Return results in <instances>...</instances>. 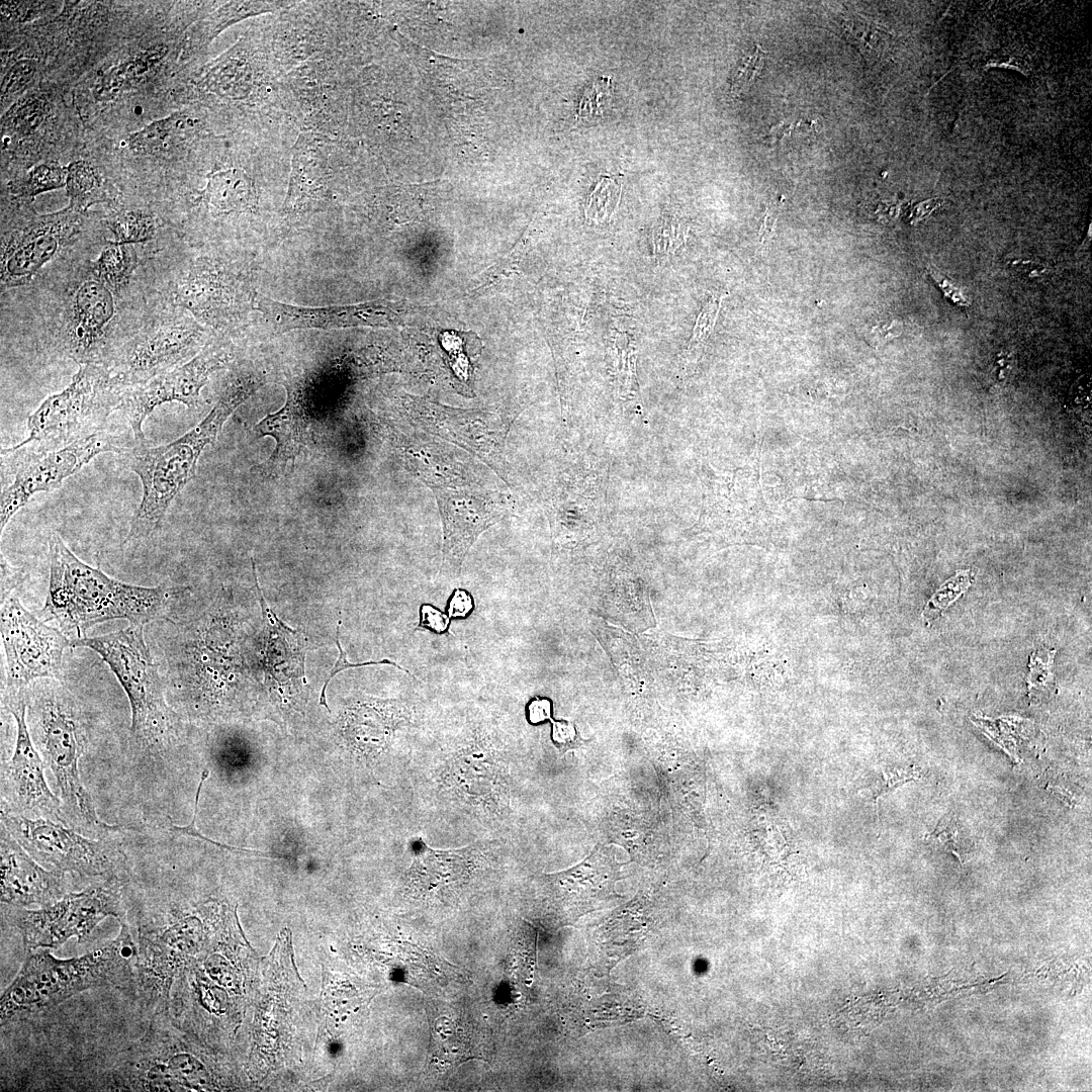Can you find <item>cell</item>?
Returning <instances> with one entry per match:
<instances>
[{"instance_id": "obj_48", "label": "cell", "mask_w": 1092, "mask_h": 1092, "mask_svg": "<svg viewBox=\"0 0 1092 1092\" xmlns=\"http://www.w3.org/2000/svg\"><path fill=\"white\" fill-rule=\"evenodd\" d=\"M901 332L902 323L897 320L879 322L867 330V337L869 342L881 345L899 336Z\"/></svg>"}, {"instance_id": "obj_38", "label": "cell", "mask_w": 1092, "mask_h": 1092, "mask_svg": "<svg viewBox=\"0 0 1092 1092\" xmlns=\"http://www.w3.org/2000/svg\"><path fill=\"white\" fill-rule=\"evenodd\" d=\"M765 52L756 44L752 52L745 55L738 65L732 79V92L740 95L745 92L761 71Z\"/></svg>"}, {"instance_id": "obj_35", "label": "cell", "mask_w": 1092, "mask_h": 1092, "mask_svg": "<svg viewBox=\"0 0 1092 1092\" xmlns=\"http://www.w3.org/2000/svg\"><path fill=\"white\" fill-rule=\"evenodd\" d=\"M972 578L968 570L958 572L947 579L930 598L922 613L925 623L938 618L971 585Z\"/></svg>"}, {"instance_id": "obj_14", "label": "cell", "mask_w": 1092, "mask_h": 1092, "mask_svg": "<svg viewBox=\"0 0 1092 1092\" xmlns=\"http://www.w3.org/2000/svg\"><path fill=\"white\" fill-rule=\"evenodd\" d=\"M5 702L16 722V741L10 760L2 764L1 809L67 824L62 803L47 784L44 762L29 733L25 695L6 698Z\"/></svg>"}, {"instance_id": "obj_26", "label": "cell", "mask_w": 1092, "mask_h": 1092, "mask_svg": "<svg viewBox=\"0 0 1092 1092\" xmlns=\"http://www.w3.org/2000/svg\"><path fill=\"white\" fill-rule=\"evenodd\" d=\"M490 736L483 727H476L451 759V775L458 791L476 801H492L499 791V769Z\"/></svg>"}, {"instance_id": "obj_28", "label": "cell", "mask_w": 1092, "mask_h": 1092, "mask_svg": "<svg viewBox=\"0 0 1092 1092\" xmlns=\"http://www.w3.org/2000/svg\"><path fill=\"white\" fill-rule=\"evenodd\" d=\"M202 197L207 204L222 212L246 210L255 197L254 184L244 170H221L208 177Z\"/></svg>"}, {"instance_id": "obj_7", "label": "cell", "mask_w": 1092, "mask_h": 1092, "mask_svg": "<svg viewBox=\"0 0 1092 1092\" xmlns=\"http://www.w3.org/2000/svg\"><path fill=\"white\" fill-rule=\"evenodd\" d=\"M122 390L106 367L81 364L66 388L28 416V436L20 444L56 448L105 429L111 414L118 412Z\"/></svg>"}, {"instance_id": "obj_6", "label": "cell", "mask_w": 1092, "mask_h": 1092, "mask_svg": "<svg viewBox=\"0 0 1092 1092\" xmlns=\"http://www.w3.org/2000/svg\"><path fill=\"white\" fill-rule=\"evenodd\" d=\"M134 446L132 437L106 427L68 445L36 448L17 444L1 449L2 471L11 474L0 497V533L7 523L37 492L59 488L101 453L122 454Z\"/></svg>"}, {"instance_id": "obj_31", "label": "cell", "mask_w": 1092, "mask_h": 1092, "mask_svg": "<svg viewBox=\"0 0 1092 1092\" xmlns=\"http://www.w3.org/2000/svg\"><path fill=\"white\" fill-rule=\"evenodd\" d=\"M167 54L164 46L155 47L112 68L96 88L99 98H111L127 83L144 75Z\"/></svg>"}, {"instance_id": "obj_44", "label": "cell", "mask_w": 1092, "mask_h": 1092, "mask_svg": "<svg viewBox=\"0 0 1092 1092\" xmlns=\"http://www.w3.org/2000/svg\"><path fill=\"white\" fill-rule=\"evenodd\" d=\"M654 246L658 255L667 257L675 251L686 239V233L678 222H666L660 225L656 235H653Z\"/></svg>"}, {"instance_id": "obj_4", "label": "cell", "mask_w": 1092, "mask_h": 1092, "mask_svg": "<svg viewBox=\"0 0 1092 1092\" xmlns=\"http://www.w3.org/2000/svg\"><path fill=\"white\" fill-rule=\"evenodd\" d=\"M27 726L43 762L52 770L67 824L98 837L118 830L99 819L79 772L86 747L85 722L73 695L56 678H40L26 690Z\"/></svg>"}, {"instance_id": "obj_51", "label": "cell", "mask_w": 1092, "mask_h": 1092, "mask_svg": "<svg viewBox=\"0 0 1092 1092\" xmlns=\"http://www.w3.org/2000/svg\"><path fill=\"white\" fill-rule=\"evenodd\" d=\"M552 702L547 698L536 697L532 699L527 707L529 722L537 725L550 721L552 719Z\"/></svg>"}, {"instance_id": "obj_40", "label": "cell", "mask_w": 1092, "mask_h": 1092, "mask_svg": "<svg viewBox=\"0 0 1092 1092\" xmlns=\"http://www.w3.org/2000/svg\"><path fill=\"white\" fill-rule=\"evenodd\" d=\"M36 70V63L30 59L16 62L5 75L2 82V99L21 91L31 80Z\"/></svg>"}, {"instance_id": "obj_54", "label": "cell", "mask_w": 1092, "mask_h": 1092, "mask_svg": "<svg viewBox=\"0 0 1092 1092\" xmlns=\"http://www.w3.org/2000/svg\"><path fill=\"white\" fill-rule=\"evenodd\" d=\"M779 208L775 203L768 204L764 213L763 222L760 229V242L765 244L771 238L774 229L778 220Z\"/></svg>"}, {"instance_id": "obj_19", "label": "cell", "mask_w": 1092, "mask_h": 1092, "mask_svg": "<svg viewBox=\"0 0 1092 1092\" xmlns=\"http://www.w3.org/2000/svg\"><path fill=\"white\" fill-rule=\"evenodd\" d=\"M253 304L272 329L278 332L294 329L330 330L356 326H388L398 322V311L387 301L306 307L256 294Z\"/></svg>"}, {"instance_id": "obj_43", "label": "cell", "mask_w": 1092, "mask_h": 1092, "mask_svg": "<svg viewBox=\"0 0 1092 1092\" xmlns=\"http://www.w3.org/2000/svg\"><path fill=\"white\" fill-rule=\"evenodd\" d=\"M550 721L552 723L551 739L561 754L585 742L572 722L553 718Z\"/></svg>"}, {"instance_id": "obj_33", "label": "cell", "mask_w": 1092, "mask_h": 1092, "mask_svg": "<svg viewBox=\"0 0 1092 1092\" xmlns=\"http://www.w3.org/2000/svg\"><path fill=\"white\" fill-rule=\"evenodd\" d=\"M99 187V178L89 164L77 161L69 165L66 188L70 206L75 210L94 202Z\"/></svg>"}, {"instance_id": "obj_15", "label": "cell", "mask_w": 1092, "mask_h": 1092, "mask_svg": "<svg viewBox=\"0 0 1092 1092\" xmlns=\"http://www.w3.org/2000/svg\"><path fill=\"white\" fill-rule=\"evenodd\" d=\"M400 401L404 416L414 424L462 446L505 476L508 427L499 417L484 411L449 407L410 394L401 396Z\"/></svg>"}, {"instance_id": "obj_50", "label": "cell", "mask_w": 1092, "mask_h": 1092, "mask_svg": "<svg viewBox=\"0 0 1092 1092\" xmlns=\"http://www.w3.org/2000/svg\"><path fill=\"white\" fill-rule=\"evenodd\" d=\"M927 271L933 281H935L937 286L941 289L943 295L946 298H948L954 304L962 306L968 305L969 301L964 297L961 291L956 286H953L952 283L949 282V280L945 276L940 274L936 268L929 266L927 268Z\"/></svg>"}, {"instance_id": "obj_27", "label": "cell", "mask_w": 1092, "mask_h": 1092, "mask_svg": "<svg viewBox=\"0 0 1092 1092\" xmlns=\"http://www.w3.org/2000/svg\"><path fill=\"white\" fill-rule=\"evenodd\" d=\"M174 294L181 305L208 321L220 315L231 299L224 274L205 264L181 280Z\"/></svg>"}, {"instance_id": "obj_34", "label": "cell", "mask_w": 1092, "mask_h": 1092, "mask_svg": "<svg viewBox=\"0 0 1092 1092\" xmlns=\"http://www.w3.org/2000/svg\"><path fill=\"white\" fill-rule=\"evenodd\" d=\"M1056 652L1055 649L1042 648L1030 654L1026 682L1031 699H1039L1055 692L1057 681L1053 668Z\"/></svg>"}, {"instance_id": "obj_9", "label": "cell", "mask_w": 1092, "mask_h": 1092, "mask_svg": "<svg viewBox=\"0 0 1092 1092\" xmlns=\"http://www.w3.org/2000/svg\"><path fill=\"white\" fill-rule=\"evenodd\" d=\"M1 824L35 860L55 870L125 881V854L117 843L105 837L88 838L62 821L31 818L4 809Z\"/></svg>"}, {"instance_id": "obj_45", "label": "cell", "mask_w": 1092, "mask_h": 1092, "mask_svg": "<svg viewBox=\"0 0 1092 1092\" xmlns=\"http://www.w3.org/2000/svg\"><path fill=\"white\" fill-rule=\"evenodd\" d=\"M610 83L608 79L598 80L588 88L581 99L579 111L584 117L600 115L602 106L610 96Z\"/></svg>"}, {"instance_id": "obj_16", "label": "cell", "mask_w": 1092, "mask_h": 1092, "mask_svg": "<svg viewBox=\"0 0 1092 1092\" xmlns=\"http://www.w3.org/2000/svg\"><path fill=\"white\" fill-rule=\"evenodd\" d=\"M443 527L442 571L457 576L478 537L508 513L500 493L478 488L433 487Z\"/></svg>"}, {"instance_id": "obj_55", "label": "cell", "mask_w": 1092, "mask_h": 1092, "mask_svg": "<svg viewBox=\"0 0 1092 1092\" xmlns=\"http://www.w3.org/2000/svg\"><path fill=\"white\" fill-rule=\"evenodd\" d=\"M792 128H793V123H785V122H783V123L779 124L778 126L774 127L769 131V135L775 138V140H778V139H781V138H783L785 135L790 134Z\"/></svg>"}, {"instance_id": "obj_11", "label": "cell", "mask_w": 1092, "mask_h": 1092, "mask_svg": "<svg viewBox=\"0 0 1092 1092\" xmlns=\"http://www.w3.org/2000/svg\"><path fill=\"white\" fill-rule=\"evenodd\" d=\"M0 621L5 698L24 694L40 678L62 679L63 654L71 641L61 631L29 613L14 596L2 600Z\"/></svg>"}, {"instance_id": "obj_41", "label": "cell", "mask_w": 1092, "mask_h": 1092, "mask_svg": "<svg viewBox=\"0 0 1092 1092\" xmlns=\"http://www.w3.org/2000/svg\"><path fill=\"white\" fill-rule=\"evenodd\" d=\"M208 775H209L208 770H203V772L201 775V780L199 782L197 792H196V796H195L194 815H193L192 821L188 825H185V826L172 825L171 831L174 832V833L181 834V835L185 834V835H188V836H193V837H196V838H200V839H202L204 841L210 842V843H212V844H214V845H216V846H218V847H220L222 849H228V850H230L232 852H239V853L260 855V856H269V854L258 851V850L237 848V847H234V846H229L226 844H222V843L213 841V840L205 837L204 835H202L197 830V828L195 826V822H196V816H197V812H198V803H199V798H200V792H201V789H202V784L205 781V779H207Z\"/></svg>"}, {"instance_id": "obj_25", "label": "cell", "mask_w": 1092, "mask_h": 1092, "mask_svg": "<svg viewBox=\"0 0 1092 1092\" xmlns=\"http://www.w3.org/2000/svg\"><path fill=\"white\" fill-rule=\"evenodd\" d=\"M476 851L473 847L440 850L424 844L406 874L411 893L428 898L463 885L474 870Z\"/></svg>"}, {"instance_id": "obj_24", "label": "cell", "mask_w": 1092, "mask_h": 1092, "mask_svg": "<svg viewBox=\"0 0 1092 1092\" xmlns=\"http://www.w3.org/2000/svg\"><path fill=\"white\" fill-rule=\"evenodd\" d=\"M287 397L283 407L266 416L257 426L261 436H271L276 447L266 462L258 468L265 476H278L285 471L304 448L308 439L309 418L300 388L286 384Z\"/></svg>"}, {"instance_id": "obj_21", "label": "cell", "mask_w": 1092, "mask_h": 1092, "mask_svg": "<svg viewBox=\"0 0 1092 1092\" xmlns=\"http://www.w3.org/2000/svg\"><path fill=\"white\" fill-rule=\"evenodd\" d=\"M329 139L301 132L292 151L287 194L281 213L288 217L320 211L331 201V146Z\"/></svg>"}, {"instance_id": "obj_3", "label": "cell", "mask_w": 1092, "mask_h": 1092, "mask_svg": "<svg viewBox=\"0 0 1092 1092\" xmlns=\"http://www.w3.org/2000/svg\"><path fill=\"white\" fill-rule=\"evenodd\" d=\"M260 385L255 375H237L226 382L204 420L189 432L165 445H134L120 454L143 487L125 543L144 541L160 529L172 500L193 478L203 449L215 442L228 418Z\"/></svg>"}, {"instance_id": "obj_47", "label": "cell", "mask_w": 1092, "mask_h": 1092, "mask_svg": "<svg viewBox=\"0 0 1092 1092\" xmlns=\"http://www.w3.org/2000/svg\"><path fill=\"white\" fill-rule=\"evenodd\" d=\"M420 622L419 627L428 629L435 633H444L448 630L450 625V618L437 608L429 604H424L420 608Z\"/></svg>"}, {"instance_id": "obj_42", "label": "cell", "mask_w": 1092, "mask_h": 1092, "mask_svg": "<svg viewBox=\"0 0 1092 1092\" xmlns=\"http://www.w3.org/2000/svg\"><path fill=\"white\" fill-rule=\"evenodd\" d=\"M340 623L341 622H339V624H338L337 633H336V644H337L338 649H339V658L336 661L334 667L331 669V671H330V673H329V675H328V677H327V679L325 681V685H324V687L322 689L321 697H320V704L325 706L328 710H330L329 706L327 704V700H326V690L328 688V685L331 681V679L337 673H339L340 671L345 670V669H347L349 667H361V666H367V665L388 664V665H391V666H394V667L398 668L399 670H401V671H403L405 673L411 674V672L407 669H405L404 667L400 666L399 664H397V663H395V662H393V661H391L389 659H386V658L385 659H380V660H370V661H365V662H359V663H353V662L348 661L347 656H346V652L342 648V646L340 644V641H339Z\"/></svg>"}, {"instance_id": "obj_29", "label": "cell", "mask_w": 1092, "mask_h": 1092, "mask_svg": "<svg viewBox=\"0 0 1092 1092\" xmlns=\"http://www.w3.org/2000/svg\"><path fill=\"white\" fill-rule=\"evenodd\" d=\"M199 120L184 112L154 121L128 138L129 147L141 153H154L166 149L176 140H182L198 127Z\"/></svg>"}, {"instance_id": "obj_23", "label": "cell", "mask_w": 1092, "mask_h": 1092, "mask_svg": "<svg viewBox=\"0 0 1092 1092\" xmlns=\"http://www.w3.org/2000/svg\"><path fill=\"white\" fill-rule=\"evenodd\" d=\"M411 720L412 709L406 702L366 698L348 708L344 736L354 751L373 758L386 750L395 731Z\"/></svg>"}, {"instance_id": "obj_46", "label": "cell", "mask_w": 1092, "mask_h": 1092, "mask_svg": "<svg viewBox=\"0 0 1092 1092\" xmlns=\"http://www.w3.org/2000/svg\"><path fill=\"white\" fill-rule=\"evenodd\" d=\"M720 307L721 297H713L704 305L697 318L692 342H703L708 338L713 331Z\"/></svg>"}, {"instance_id": "obj_32", "label": "cell", "mask_w": 1092, "mask_h": 1092, "mask_svg": "<svg viewBox=\"0 0 1092 1092\" xmlns=\"http://www.w3.org/2000/svg\"><path fill=\"white\" fill-rule=\"evenodd\" d=\"M108 228L115 242L135 245L149 241L155 234L156 224L149 212L134 209L115 215L109 221Z\"/></svg>"}, {"instance_id": "obj_30", "label": "cell", "mask_w": 1092, "mask_h": 1092, "mask_svg": "<svg viewBox=\"0 0 1092 1092\" xmlns=\"http://www.w3.org/2000/svg\"><path fill=\"white\" fill-rule=\"evenodd\" d=\"M134 246L109 242L93 262V274L114 293L125 287L139 265Z\"/></svg>"}, {"instance_id": "obj_2", "label": "cell", "mask_w": 1092, "mask_h": 1092, "mask_svg": "<svg viewBox=\"0 0 1092 1092\" xmlns=\"http://www.w3.org/2000/svg\"><path fill=\"white\" fill-rule=\"evenodd\" d=\"M109 942L78 958L60 960L47 948L28 951L0 1000L1 1026L28 1020L94 988L133 989L136 944L127 922Z\"/></svg>"}, {"instance_id": "obj_10", "label": "cell", "mask_w": 1092, "mask_h": 1092, "mask_svg": "<svg viewBox=\"0 0 1092 1092\" xmlns=\"http://www.w3.org/2000/svg\"><path fill=\"white\" fill-rule=\"evenodd\" d=\"M152 1016L148 1032L120 1053L94 1086L96 1091H176L208 1085V1074L191 1055L175 1045Z\"/></svg>"}, {"instance_id": "obj_22", "label": "cell", "mask_w": 1092, "mask_h": 1092, "mask_svg": "<svg viewBox=\"0 0 1092 1092\" xmlns=\"http://www.w3.org/2000/svg\"><path fill=\"white\" fill-rule=\"evenodd\" d=\"M200 86L222 98L234 101H246L254 105L256 99L269 94L271 87L270 72L259 53L248 41L241 38L233 48L218 58L205 73Z\"/></svg>"}, {"instance_id": "obj_53", "label": "cell", "mask_w": 1092, "mask_h": 1092, "mask_svg": "<svg viewBox=\"0 0 1092 1092\" xmlns=\"http://www.w3.org/2000/svg\"><path fill=\"white\" fill-rule=\"evenodd\" d=\"M1013 268L1022 277L1031 279L1041 277L1049 272V266L1034 261H1014Z\"/></svg>"}, {"instance_id": "obj_18", "label": "cell", "mask_w": 1092, "mask_h": 1092, "mask_svg": "<svg viewBox=\"0 0 1092 1092\" xmlns=\"http://www.w3.org/2000/svg\"><path fill=\"white\" fill-rule=\"evenodd\" d=\"M77 216L71 206L37 216L21 230L2 237L1 288L27 284L61 254L74 233Z\"/></svg>"}, {"instance_id": "obj_39", "label": "cell", "mask_w": 1092, "mask_h": 1092, "mask_svg": "<svg viewBox=\"0 0 1092 1092\" xmlns=\"http://www.w3.org/2000/svg\"><path fill=\"white\" fill-rule=\"evenodd\" d=\"M620 190L616 182L610 178H604L589 197L587 215L593 219L605 218L614 211L619 199Z\"/></svg>"}, {"instance_id": "obj_49", "label": "cell", "mask_w": 1092, "mask_h": 1092, "mask_svg": "<svg viewBox=\"0 0 1092 1092\" xmlns=\"http://www.w3.org/2000/svg\"><path fill=\"white\" fill-rule=\"evenodd\" d=\"M474 609V601L465 589L456 588L448 602V616L450 619L465 618Z\"/></svg>"}, {"instance_id": "obj_17", "label": "cell", "mask_w": 1092, "mask_h": 1092, "mask_svg": "<svg viewBox=\"0 0 1092 1092\" xmlns=\"http://www.w3.org/2000/svg\"><path fill=\"white\" fill-rule=\"evenodd\" d=\"M114 315L113 291L93 274L70 297L60 349L81 364L107 368L114 357L107 336Z\"/></svg>"}, {"instance_id": "obj_13", "label": "cell", "mask_w": 1092, "mask_h": 1092, "mask_svg": "<svg viewBox=\"0 0 1092 1092\" xmlns=\"http://www.w3.org/2000/svg\"><path fill=\"white\" fill-rule=\"evenodd\" d=\"M233 357V351L225 345H206L190 361L145 383L123 388L118 413L125 419L134 445L147 444L143 424L156 407L171 401L189 408L196 406L209 376L225 367Z\"/></svg>"}, {"instance_id": "obj_20", "label": "cell", "mask_w": 1092, "mask_h": 1092, "mask_svg": "<svg viewBox=\"0 0 1092 1092\" xmlns=\"http://www.w3.org/2000/svg\"><path fill=\"white\" fill-rule=\"evenodd\" d=\"M0 834L1 903L43 907L67 894L64 872L40 867L2 824Z\"/></svg>"}, {"instance_id": "obj_1", "label": "cell", "mask_w": 1092, "mask_h": 1092, "mask_svg": "<svg viewBox=\"0 0 1092 1092\" xmlns=\"http://www.w3.org/2000/svg\"><path fill=\"white\" fill-rule=\"evenodd\" d=\"M49 588L40 611L43 621H55L76 638L89 628L122 619L144 626L167 619L173 588L122 582L99 567L81 561L57 533L49 538ZM75 638V639H76Z\"/></svg>"}, {"instance_id": "obj_5", "label": "cell", "mask_w": 1092, "mask_h": 1092, "mask_svg": "<svg viewBox=\"0 0 1092 1092\" xmlns=\"http://www.w3.org/2000/svg\"><path fill=\"white\" fill-rule=\"evenodd\" d=\"M71 646L93 650L116 676L129 702L133 743L151 752L163 751L172 738L173 717L144 626L129 624L106 635H85L73 639Z\"/></svg>"}, {"instance_id": "obj_8", "label": "cell", "mask_w": 1092, "mask_h": 1092, "mask_svg": "<svg viewBox=\"0 0 1092 1092\" xmlns=\"http://www.w3.org/2000/svg\"><path fill=\"white\" fill-rule=\"evenodd\" d=\"M122 884L119 880H103L36 910L1 903V916L18 930L27 951L57 948L72 937L83 942L106 917L127 922Z\"/></svg>"}, {"instance_id": "obj_12", "label": "cell", "mask_w": 1092, "mask_h": 1092, "mask_svg": "<svg viewBox=\"0 0 1092 1092\" xmlns=\"http://www.w3.org/2000/svg\"><path fill=\"white\" fill-rule=\"evenodd\" d=\"M204 342L205 333L196 322L185 316L163 318L120 347L107 369L116 385L132 387L179 366L200 352Z\"/></svg>"}, {"instance_id": "obj_37", "label": "cell", "mask_w": 1092, "mask_h": 1092, "mask_svg": "<svg viewBox=\"0 0 1092 1092\" xmlns=\"http://www.w3.org/2000/svg\"><path fill=\"white\" fill-rule=\"evenodd\" d=\"M46 116V103L42 99L29 96L17 102L6 114V120L13 130L19 133L33 131Z\"/></svg>"}, {"instance_id": "obj_52", "label": "cell", "mask_w": 1092, "mask_h": 1092, "mask_svg": "<svg viewBox=\"0 0 1092 1092\" xmlns=\"http://www.w3.org/2000/svg\"><path fill=\"white\" fill-rule=\"evenodd\" d=\"M957 835L958 829L951 820L941 822L932 833L933 837L937 838L942 844L948 846L952 852L960 856Z\"/></svg>"}, {"instance_id": "obj_36", "label": "cell", "mask_w": 1092, "mask_h": 1092, "mask_svg": "<svg viewBox=\"0 0 1092 1092\" xmlns=\"http://www.w3.org/2000/svg\"><path fill=\"white\" fill-rule=\"evenodd\" d=\"M68 169L52 164L34 167L27 178L15 186L14 192L20 196H35L46 191L66 186Z\"/></svg>"}]
</instances>
